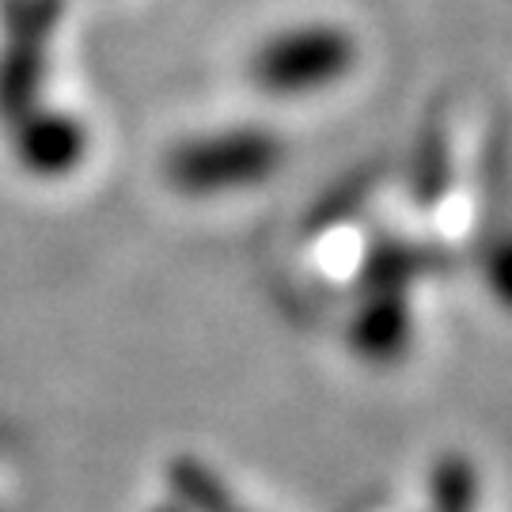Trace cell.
Returning a JSON list of instances; mask_svg holds the SVG:
<instances>
[{"label":"cell","instance_id":"1","mask_svg":"<svg viewBox=\"0 0 512 512\" xmlns=\"http://www.w3.org/2000/svg\"><path fill=\"white\" fill-rule=\"evenodd\" d=\"M353 38L338 27H296L270 38L251 57V80L266 95L289 99L327 88L353 69Z\"/></svg>","mask_w":512,"mask_h":512},{"label":"cell","instance_id":"2","mask_svg":"<svg viewBox=\"0 0 512 512\" xmlns=\"http://www.w3.org/2000/svg\"><path fill=\"white\" fill-rule=\"evenodd\" d=\"M277 164H281V145L270 133L232 129L183 145L167 160V175L186 194H224L262 183Z\"/></svg>","mask_w":512,"mask_h":512},{"label":"cell","instance_id":"3","mask_svg":"<svg viewBox=\"0 0 512 512\" xmlns=\"http://www.w3.org/2000/svg\"><path fill=\"white\" fill-rule=\"evenodd\" d=\"M57 12H61V0H12L8 4V42L0 54V118H8V126L35 114L46 38L54 31Z\"/></svg>","mask_w":512,"mask_h":512},{"label":"cell","instance_id":"4","mask_svg":"<svg viewBox=\"0 0 512 512\" xmlns=\"http://www.w3.org/2000/svg\"><path fill=\"white\" fill-rule=\"evenodd\" d=\"M16 145L19 160L38 171V175H61L80 160L84 152V133L73 118L65 114H27L23 122H16Z\"/></svg>","mask_w":512,"mask_h":512},{"label":"cell","instance_id":"5","mask_svg":"<svg viewBox=\"0 0 512 512\" xmlns=\"http://www.w3.org/2000/svg\"><path fill=\"white\" fill-rule=\"evenodd\" d=\"M418 512H478L475 471L459 459H444L429 478V501Z\"/></svg>","mask_w":512,"mask_h":512}]
</instances>
